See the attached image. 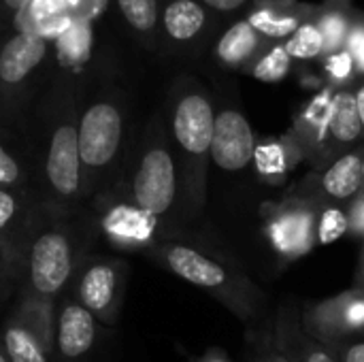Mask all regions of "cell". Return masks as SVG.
<instances>
[{"label": "cell", "instance_id": "f35d334b", "mask_svg": "<svg viewBox=\"0 0 364 362\" xmlns=\"http://www.w3.org/2000/svg\"><path fill=\"white\" fill-rule=\"evenodd\" d=\"M260 339H262V344H260V348L256 350V356H254V361L252 362H269V358H267V346H264V335H262Z\"/></svg>", "mask_w": 364, "mask_h": 362}, {"label": "cell", "instance_id": "ab89813d", "mask_svg": "<svg viewBox=\"0 0 364 362\" xmlns=\"http://www.w3.org/2000/svg\"><path fill=\"white\" fill-rule=\"evenodd\" d=\"M4 2H6V6H9V9H13V11H19V9H21V6H26L30 0H4Z\"/></svg>", "mask_w": 364, "mask_h": 362}, {"label": "cell", "instance_id": "8d00e7d4", "mask_svg": "<svg viewBox=\"0 0 364 362\" xmlns=\"http://www.w3.org/2000/svg\"><path fill=\"white\" fill-rule=\"evenodd\" d=\"M354 96H356V107H358V115L364 128V81H360V85L354 90Z\"/></svg>", "mask_w": 364, "mask_h": 362}, {"label": "cell", "instance_id": "ac0fdd59", "mask_svg": "<svg viewBox=\"0 0 364 362\" xmlns=\"http://www.w3.org/2000/svg\"><path fill=\"white\" fill-rule=\"evenodd\" d=\"M264 38L247 19L232 23L218 43V58L228 66H243L256 60L258 49L264 45Z\"/></svg>", "mask_w": 364, "mask_h": 362}, {"label": "cell", "instance_id": "8992f818", "mask_svg": "<svg viewBox=\"0 0 364 362\" xmlns=\"http://www.w3.org/2000/svg\"><path fill=\"white\" fill-rule=\"evenodd\" d=\"M126 269L113 260L87 262L75 280L73 297L98 320L100 326H117L124 305Z\"/></svg>", "mask_w": 364, "mask_h": 362}, {"label": "cell", "instance_id": "74e56055", "mask_svg": "<svg viewBox=\"0 0 364 362\" xmlns=\"http://www.w3.org/2000/svg\"><path fill=\"white\" fill-rule=\"evenodd\" d=\"M354 286H360L364 288V247L363 254H360V262H358V271H356V284Z\"/></svg>", "mask_w": 364, "mask_h": 362}, {"label": "cell", "instance_id": "52a82bcc", "mask_svg": "<svg viewBox=\"0 0 364 362\" xmlns=\"http://www.w3.org/2000/svg\"><path fill=\"white\" fill-rule=\"evenodd\" d=\"M98 320L70 294L53 314V362H85L98 341Z\"/></svg>", "mask_w": 364, "mask_h": 362}, {"label": "cell", "instance_id": "d6a6232c", "mask_svg": "<svg viewBox=\"0 0 364 362\" xmlns=\"http://www.w3.org/2000/svg\"><path fill=\"white\" fill-rule=\"evenodd\" d=\"M15 211H17L15 198L9 192L0 190V230L9 226V222L15 218Z\"/></svg>", "mask_w": 364, "mask_h": 362}, {"label": "cell", "instance_id": "d590c367", "mask_svg": "<svg viewBox=\"0 0 364 362\" xmlns=\"http://www.w3.org/2000/svg\"><path fill=\"white\" fill-rule=\"evenodd\" d=\"M190 362H230V358L224 354V350H209L203 356H196Z\"/></svg>", "mask_w": 364, "mask_h": 362}, {"label": "cell", "instance_id": "8fae6325", "mask_svg": "<svg viewBox=\"0 0 364 362\" xmlns=\"http://www.w3.org/2000/svg\"><path fill=\"white\" fill-rule=\"evenodd\" d=\"M209 154L213 162L228 173L243 171L254 160L256 137L243 113L224 109L215 115Z\"/></svg>", "mask_w": 364, "mask_h": 362}, {"label": "cell", "instance_id": "277c9868", "mask_svg": "<svg viewBox=\"0 0 364 362\" xmlns=\"http://www.w3.org/2000/svg\"><path fill=\"white\" fill-rule=\"evenodd\" d=\"M75 273V254L68 235L49 230L38 235L28 252V297L55 303Z\"/></svg>", "mask_w": 364, "mask_h": 362}, {"label": "cell", "instance_id": "e0dca14e", "mask_svg": "<svg viewBox=\"0 0 364 362\" xmlns=\"http://www.w3.org/2000/svg\"><path fill=\"white\" fill-rule=\"evenodd\" d=\"M316 15V9L305 4H273L256 9L247 21L269 41H286L301 23L311 19Z\"/></svg>", "mask_w": 364, "mask_h": 362}, {"label": "cell", "instance_id": "4fadbf2b", "mask_svg": "<svg viewBox=\"0 0 364 362\" xmlns=\"http://www.w3.org/2000/svg\"><path fill=\"white\" fill-rule=\"evenodd\" d=\"M273 341L292 362H339L333 348L314 339L301 324V316L292 309H282L271 329Z\"/></svg>", "mask_w": 364, "mask_h": 362}, {"label": "cell", "instance_id": "d6986e66", "mask_svg": "<svg viewBox=\"0 0 364 362\" xmlns=\"http://www.w3.org/2000/svg\"><path fill=\"white\" fill-rule=\"evenodd\" d=\"M105 230L124 243H147L154 235L151 215L139 207H115L105 218Z\"/></svg>", "mask_w": 364, "mask_h": 362}, {"label": "cell", "instance_id": "f546056e", "mask_svg": "<svg viewBox=\"0 0 364 362\" xmlns=\"http://www.w3.org/2000/svg\"><path fill=\"white\" fill-rule=\"evenodd\" d=\"M348 235L354 239H364V188L356 198L348 203Z\"/></svg>", "mask_w": 364, "mask_h": 362}, {"label": "cell", "instance_id": "6da1fadb", "mask_svg": "<svg viewBox=\"0 0 364 362\" xmlns=\"http://www.w3.org/2000/svg\"><path fill=\"white\" fill-rule=\"evenodd\" d=\"M164 267L183 282L215 297L243 324H256L267 307L264 292L243 273L226 267L213 256L190 245H166L162 250Z\"/></svg>", "mask_w": 364, "mask_h": 362}, {"label": "cell", "instance_id": "1f68e13d", "mask_svg": "<svg viewBox=\"0 0 364 362\" xmlns=\"http://www.w3.org/2000/svg\"><path fill=\"white\" fill-rule=\"evenodd\" d=\"M19 177L17 162L9 156V151L0 145V186H9Z\"/></svg>", "mask_w": 364, "mask_h": 362}, {"label": "cell", "instance_id": "30bf717a", "mask_svg": "<svg viewBox=\"0 0 364 362\" xmlns=\"http://www.w3.org/2000/svg\"><path fill=\"white\" fill-rule=\"evenodd\" d=\"M136 207L151 218L164 215L175 201V164L166 149H149L134 177Z\"/></svg>", "mask_w": 364, "mask_h": 362}, {"label": "cell", "instance_id": "3957f363", "mask_svg": "<svg viewBox=\"0 0 364 362\" xmlns=\"http://www.w3.org/2000/svg\"><path fill=\"white\" fill-rule=\"evenodd\" d=\"M324 203L309 196L290 194L269 218L267 239L277 258L288 265L307 256L318 243V215Z\"/></svg>", "mask_w": 364, "mask_h": 362}, {"label": "cell", "instance_id": "603a6c76", "mask_svg": "<svg viewBox=\"0 0 364 362\" xmlns=\"http://www.w3.org/2000/svg\"><path fill=\"white\" fill-rule=\"evenodd\" d=\"M205 9L194 0H175L164 11V28L175 41L194 38L205 26Z\"/></svg>", "mask_w": 364, "mask_h": 362}, {"label": "cell", "instance_id": "836d02e7", "mask_svg": "<svg viewBox=\"0 0 364 362\" xmlns=\"http://www.w3.org/2000/svg\"><path fill=\"white\" fill-rule=\"evenodd\" d=\"M264 346H267V358H269V362H292L290 361V356L273 341L271 331L264 333Z\"/></svg>", "mask_w": 364, "mask_h": 362}, {"label": "cell", "instance_id": "ffe728a7", "mask_svg": "<svg viewBox=\"0 0 364 362\" xmlns=\"http://www.w3.org/2000/svg\"><path fill=\"white\" fill-rule=\"evenodd\" d=\"M19 11H23L30 19V32L43 38L58 36L70 21L66 0H30Z\"/></svg>", "mask_w": 364, "mask_h": 362}, {"label": "cell", "instance_id": "7bdbcfd3", "mask_svg": "<svg viewBox=\"0 0 364 362\" xmlns=\"http://www.w3.org/2000/svg\"><path fill=\"white\" fill-rule=\"evenodd\" d=\"M363 175H364V151H363Z\"/></svg>", "mask_w": 364, "mask_h": 362}, {"label": "cell", "instance_id": "7c38bea8", "mask_svg": "<svg viewBox=\"0 0 364 362\" xmlns=\"http://www.w3.org/2000/svg\"><path fill=\"white\" fill-rule=\"evenodd\" d=\"M215 115L211 102L200 94H188L179 100L173 117L177 143L192 156H205L211 147Z\"/></svg>", "mask_w": 364, "mask_h": 362}, {"label": "cell", "instance_id": "7402d4cb", "mask_svg": "<svg viewBox=\"0 0 364 362\" xmlns=\"http://www.w3.org/2000/svg\"><path fill=\"white\" fill-rule=\"evenodd\" d=\"M58 60L62 66H79L90 58L92 28L85 19H70L68 26L55 36Z\"/></svg>", "mask_w": 364, "mask_h": 362}, {"label": "cell", "instance_id": "9a60e30c", "mask_svg": "<svg viewBox=\"0 0 364 362\" xmlns=\"http://www.w3.org/2000/svg\"><path fill=\"white\" fill-rule=\"evenodd\" d=\"M79 164H81V154H79L77 128L70 124L60 126L51 137V145L47 154V179L53 186V190H58L64 196L75 194L81 179Z\"/></svg>", "mask_w": 364, "mask_h": 362}, {"label": "cell", "instance_id": "4316f807", "mask_svg": "<svg viewBox=\"0 0 364 362\" xmlns=\"http://www.w3.org/2000/svg\"><path fill=\"white\" fill-rule=\"evenodd\" d=\"M128 23L139 32H149L158 21V0H117Z\"/></svg>", "mask_w": 364, "mask_h": 362}, {"label": "cell", "instance_id": "5bb4252c", "mask_svg": "<svg viewBox=\"0 0 364 362\" xmlns=\"http://www.w3.org/2000/svg\"><path fill=\"white\" fill-rule=\"evenodd\" d=\"M326 130H328V162L333 160V156H341L363 139L364 128L356 107V96L354 90H350L348 85H339L331 94Z\"/></svg>", "mask_w": 364, "mask_h": 362}, {"label": "cell", "instance_id": "b9f144b4", "mask_svg": "<svg viewBox=\"0 0 364 362\" xmlns=\"http://www.w3.org/2000/svg\"><path fill=\"white\" fill-rule=\"evenodd\" d=\"M66 2H68V4H79L81 0H66Z\"/></svg>", "mask_w": 364, "mask_h": 362}, {"label": "cell", "instance_id": "d4e9b609", "mask_svg": "<svg viewBox=\"0 0 364 362\" xmlns=\"http://www.w3.org/2000/svg\"><path fill=\"white\" fill-rule=\"evenodd\" d=\"M290 64H292L290 53L286 51L284 43L277 41V43H273L262 55H258V58L254 60L250 73H252V77H256L258 81L275 83V81H282L284 77H288Z\"/></svg>", "mask_w": 364, "mask_h": 362}, {"label": "cell", "instance_id": "f1b7e54d", "mask_svg": "<svg viewBox=\"0 0 364 362\" xmlns=\"http://www.w3.org/2000/svg\"><path fill=\"white\" fill-rule=\"evenodd\" d=\"M326 60H328V73L333 75V81L339 83V85H341V83L352 75V70H354V58H352V53H350L348 49H343V51H339V53H335V55H328Z\"/></svg>", "mask_w": 364, "mask_h": 362}, {"label": "cell", "instance_id": "7a4b0ae2", "mask_svg": "<svg viewBox=\"0 0 364 362\" xmlns=\"http://www.w3.org/2000/svg\"><path fill=\"white\" fill-rule=\"evenodd\" d=\"M53 314L55 303L21 297L0 335L9 362H53Z\"/></svg>", "mask_w": 364, "mask_h": 362}, {"label": "cell", "instance_id": "5b68a950", "mask_svg": "<svg viewBox=\"0 0 364 362\" xmlns=\"http://www.w3.org/2000/svg\"><path fill=\"white\" fill-rule=\"evenodd\" d=\"M301 324L314 339L331 348L364 337V288L354 286L307 305L301 314Z\"/></svg>", "mask_w": 364, "mask_h": 362}, {"label": "cell", "instance_id": "2e32d148", "mask_svg": "<svg viewBox=\"0 0 364 362\" xmlns=\"http://www.w3.org/2000/svg\"><path fill=\"white\" fill-rule=\"evenodd\" d=\"M47 41L32 32L15 34L0 51V79L4 83L23 81L45 58Z\"/></svg>", "mask_w": 364, "mask_h": 362}, {"label": "cell", "instance_id": "44dd1931", "mask_svg": "<svg viewBox=\"0 0 364 362\" xmlns=\"http://www.w3.org/2000/svg\"><path fill=\"white\" fill-rule=\"evenodd\" d=\"M314 19L324 36V58L343 51L348 45L350 30L356 21L352 19L350 11L343 6H324V9H316Z\"/></svg>", "mask_w": 364, "mask_h": 362}, {"label": "cell", "instance_id": "cb8c5ba5", "mask_svg": "<svg viewBox=\"0 0 364 362\" xmlns=\"http://www.w3.org/2000/svg\"><path fill=\"white\" fill-rule=\"evenodd\" d=\"M292 60H314L324 55V36L316 23V19H307L301 23L286 41H282Z\"/></svg>", "mask_w": 364, "mask_h": 362}, {"label": "cell", "instance_id": "e575fe53", "mask_svg": "<svg viewBox=\"0 0 364 362\" xmlns=\"http://www.w3.org/2000/svg\"><path fill=\"white\" fill-rule=\"evenodd\" d=\"M203 2L215 11H235V9L243 6L247 0H203Z\"/></svg>", "mask_w": 364, "mask_h": 362}, {"label": "cell", "instance_id": "484cf974", "mask_svg": "<svg viewBox=\"0 0 364 362\" xmlns=\"http://www.w3.org/2000/svg\"><path fill=\"white\" fill-rule=\"evenodd\" d=\"M348 209H341V205L324 203L318 215V243L328 245L348 235Z\"/></svg>", "mask_w": 364, "mask_h": 362}, {"label": "cell", "instance_id": "60d3db41", "mask_svg": "<svg viewBox=\"0 0 364 362\" xmlns=\"http://www.w3.org/2000/svg\"><path fill=\"white\" fill-rule=\"evenodd\" d=\"M0 362H9L6 354H4V350H2V346H0Z\"/></svg>", "mask_w": 364, "mask_h": 362}, {"label": "cell", "instance_id": "83f0119b", "mask_svg": "<svg viewBox=\"0 0 364 362\" xmlns=\"http://www.w3.org/2000/svg\"><path fill=\"white\" fill-rule=\"evenodd\" d=\"M254 158L258 160V169L262 175H286L290 160L282 143H269L264 147H256Z\"/></svg>", "mask_w": 364, "mask_h": 362}, {"label": "cell", "instance_id": "9c48e42d", "mask_svg": "<svg viewBox=\"0 0 364 362\" xmlns=\"http://www.w3.org/2000/svg\"><path fill=\"white\" fill-rule=\"evenodd\" d=\"M81 162L100 169L113 160L122 141V115L109 102L92 105L77 128Z\"/></svg>", "mask_w": 364, "mask_h": 362}, {"label": "cell", "instance_id": "ba28073f", "mask_svg": "<svg viewBox=\"0 0 364 362\" xmlns=\"http://www.w3.org/2000/svg\"><path fill=\"white\" fill-rule=\"evenodd\" d=\"M364 188L363 151L348 149L335 160L326 162L316 175H309L294 194L309 196L320 203L346 205L356 198Z\"/></svg>", "mask_w": 364, "mask_h": 362}, {"label": "cell", "instance_id": "4dcf8cb0", "mask_svg": "<svg viewBox=\"0 0 364 362\" xmlns=\"http://www.w3.org/2000/svg\"><path fill=\"white\" fill-rule=\"evenodd\" d=\"M339 362H364V337L343 341L333 348Z\"/></svg>", "mask_w": 364, "mask_h": 362}]
</instances>
